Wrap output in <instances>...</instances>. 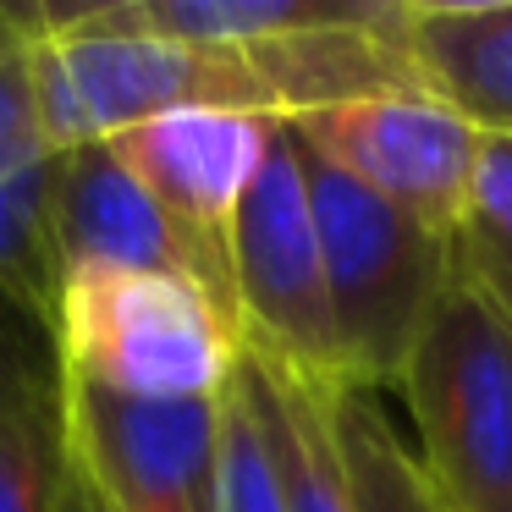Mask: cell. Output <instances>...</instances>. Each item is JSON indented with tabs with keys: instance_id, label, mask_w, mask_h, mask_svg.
Wrapping results in <instances>:
<instances>
[{
	"instance_id": "cell-19",
	"label": "cell",
	"mask_w": 512,
	"mask_h": 512,
	"mask_svg": "<svg viewBox=\"0 0 512 512\" xmlns=\"http://www.w3.org/2000/svg\"><path fill=\"white\" fill-rule=\"evenodd\" d=\"M56 512H100V507H94V496L83 490V479L72 474V479H67V490H61V507H56Z\"/></svg>"
},
{
	"instance_id": "cell-7",
	"label": "cell",
	"mask_w": 512,
	"mask_h": 512,
	"mask_svg": "<svg viewBox=\"0 0 512 512\" xmlns=\"http://www.w3.org/2000/svg\"><path fill=\"white\" fill-rule=\"evenodd\" d=\"M276 127V116L248 111H171L105 138V149L226 270V226H232L254 171L265 166Z\"/></svg>"
},
{
	"instance_id": "cell-12",
	"label": "cell",
	"mask_w": 512,
	"mask_h": 512,
	"mask_svg": "<svg viewBox=\"0 0 512 512\" xmlns=\"http://www.w3.org/2000/svg\"><path fill=\"white\" fill-rule=\"evenodd\" d=\"M331 419H336V441H342L347 474H353V490H358V507L364 512H441L419 463H413V452L397 441L386 408L375 402V391L331 386Z\"/></svg>"
},
{
	"instance_id": "cell-2",
	"label": "cell",
	"mask_w": 512,
	"mask_h": 512,
	"mask_svg": "<svg viewBox=\"0 0 512 512\" xmlns=\"http://www.w3.org/2000/svg\"><path fill=\"white\" fill-rule=\"evenodd\" d=\"M67 380L122 402H210L226 391L243 331L188 276L72 270L56 298Z\"/></svg>"
},
{
	"instance_id": "cell-5",
	"label": "cell",
	"mask_w": 512,
	"mask_h": 512,
	"mask_svg": "<svg viewBox=\"0 0 512 512\" xmlns=\"http://www.w3.org/2000/svg\"><path fill=\"white\" fill-rule=\"evenodd\" d=\"M303 155L441 237H463L485 138L424 89H386L287 122Z\"/></svg>"
},
{
	"instance_id": "cell-9",
	"label": "cell",
	"mask_w": 512,
	"mask_h": 512,
	"mask_svg": "<svg viewBox=\"0 0 512 512\" xmlns=\"http://www.w3.org/2000/svg\"><path fill=\"white\" fill-rule=\"evenodd\" d=\"M402 50L419 89L479 138H512V0H408Z\"/></svg>"
},
{
	"instance_id": "cell-18",
	"label": "cell",
	"mask_w": 512,
	"mask_h": 512,
	"mask_svg": "<svg viewBox=\"0 0 512 512\" xmlns=\"http://www.w3.org/2000/svg\"><path fill=\"white\" fill-rule=\"evenodd\" d=\"M457 265H463L468 276H474L479 287L496 298V309L512 320V248L485 243V237L463 232V237H457Z\"/></svg>"
},
{
	"instance_id": "cell-10",
	"label": "cell",
	"mask_w": 512,
	"mask_h": 512,
	"mask_svg": "<svg viewBox=\"0 0 512 512\" xmlns=\"http://www.w3.org/2000/svg\"><path fill=\"white\" fill-rule=\"evenodd\" d=\"M243 364L254 375L259 408H265L270 452L281 468L287 512H364L353 474H347L342 441L331 419V380H309L276 358L243 347Z\"/></svg>"
},
{
	"instance_id": "cell-3",
	"label": "cell",
	"mask_w": 512,
	"mask_h": 512,
	"mask_svg": "<svg viewBox=\"0 0 512 512\" xmlns=\"http://www.w3.org/2000/svg\"><path fill=\"white\" fill-rule=\"evenodd\" d=\"M303 182L325 254L342 380L358 391H397L424 320L457 276V237L419 226L314 155H303Z\"/></svg>"
},
{
	"instance_id": "cell-8",
	"label": "cell",
	"mask_w": 512,
	"mask_h": 512,
	"mask_svg": "<svg viewBox=\"0 0 512 512\" xmlns=\"http://www.w3.org/2000/svg\"><path fill=\"white\" fill-rule=\"evenodd\" d=\"M50 232H56V254L67 276L72 270H166V276L199 281L232 314L226 270L127 177L122 160L105 144L61 149Z\"/></svg>"
},
{
	"instance_id": "cell-1",
	"label": "cell",
	"mask_w": 512,
	"mask_h": 512,
	"mask_svg": "<svg viewBox=\"0 0 512 512\" xmlns=\"http://www.w3.org/2000/svg\"><path fill=\"white\" fill-rule=\"evenodd\" d=\"M441 512H512V320L457 265L397 380Z\"/></svg>"
},
{
	"instance_id": "cell-11",
	"label": "cell",
	"mask_w": 512,
	"mask_h": 512,
	"mask_svg": "<svg viewBox=\"0 0 512 512\" xmlns=\"http://www.w3.org/2000/svg\"><path fill=\"white\" fill-rule=\"evenodd\" d=\"M61 149L45 138H23L12 155H0V292L34 303L56 320L61 298V254L50 232V199H56Z\"/></svg>"
},
{
	"instance_id": "cell-16",
	"label": "cell",
	"mask_w": 512,
	"mask_h": 512,
	"mask_svg": "<svg viewBox=\"0 0 512 512\" xmlns=\"http://www.w3.org/2000/svg\"><path fill=\"white\" fill-rule=\"evenodd\" d=\"M34 133V34L23 12L0 6V155Z\"/></svg>"
},
{
	"instance_id": "cell-15",
	"label": "cell",
	"mask_w": 512,
	"mask_h": 512,
	"mask_svg": "<svg viewBox=\"0 0 512 512\" xmlns=\"http://www.w3.org/2000/svg\"><path fill=\"white\" fill-rule=\"evenodd\" d=\"M67 479V408L0 413V512H56Z\"/></svg>"
},
{
	"instance_id": "cell-17",
	"label": "cell",
	"mask_w": 512,
	"mask_h": 512,
	"mask_svg": "<svg viewBox=\"0 0 512 512\" xmlns=\"http://www.w3.org/2000/svg\"><path fill=\"white\" fill-rule=\"evenodd\" d=\"M463 232L512 248V138H485L479 144V171H474V193H468Z\"/></svg>"
},
{
	"instance_id": "cell-6",
	"label": "cell",
	"mask_w": 512,
	"mask_h": 512,
	"mask_svg": "<svg viewBox=\"0 0 512 512\" xmlns=\"http://www.w3.org/2000/svg\"><path fill=\"white\" fill-rule=\"evenodd\" d=\"M215 402H122L67 380V457L100 512H210Z\"/></svg>"
},
{
	"instance_id": "cell-14",
	"label": "cell",
	"mask_w": 512,
	"mask_h": 512,
	"mask_svg": "<svg viewBox=\"0 0 512 512\" xmlns=\"http://www.w3.org/2000/svg\"><path fill=\"white\" fill-rule=\"evenodd\" d=\"M67 364L56 320L34 303L0 292V413H61Z\"/></svg>"
},
{
	"instance_id": "cell-13",
	"label": "cell",
	"mask_w": 512,
	"mask_h": 512,
	"mask_svg": "<svg viewBox=\"0 0 512 512\" xmlns=\"http://www.w3.org/2000/svg\"><path fill=\"white\" fill-rule=\"evenodd\" d=\"M210 512H287V490H281V468H276L270 430H265V408H259L254 375H248L243 358H237L221 402H215Z\"/></svg>"
},
{
	"instance_id": "cell-4",
	"label": "cell",
	"mask_w": 512,
	"mask_h": 512,
	"mask_svg": "<svg viewBox=\"0 0 512 512\" xmlns=\"http://www.w3.org/2000/svg\"><path fill=\"white\" fill-rule=\"evenodd\" d=\"M226 287L243 347L298 369L309 380H342L331 325V292H325V254L303 182V149L281 122L254 171L232 226H226Z\"/></svg>"
}]
</instances>
